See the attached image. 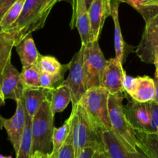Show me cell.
I'll use <instances>...</instances> for the list:
<instances>
[{
	"mask_svg": "<svg viewBox=\"0 0 158 158\" xmlns=\"http://www.w3.org/2000/svg\"><path fill=\"white\" fill-rule=\"evenodd\" d=\"M18 0H0V22L6 12L15 4Z\"/></svg>",
	"mask_w": 158,
	"mask_h": 158,
	"instance_id": "obj_35",
	"label": "cell"
},
{
	"mask_svg": "<svg viewBox=\"0 0 158 158\" xmlns=\"http://www.w3.org/2000/svg\"><path fill=\"white\" fill-rule=\"evenodd\" d=\"M88 11L93 41L99 40L105 21L111 15L110 0H93Z\"/></svg>",
	"mask_w": 158,
	"mask_h": 158,
	"instance_id": "obj_14",
	"label": "cell"
},
{
	"mask_svg": "<svg viewBox=\"0 0 158 158\" xmlns=\"http://www.w3.org/2000/svg\"><path fill=\"white\" fill-rule=\"evenodd\" d=\"M158 49V11L145 20V27L136 54L142 62L154 63V52Z\"/></svg>",
	"mask_w": 158,
	"mask_h": 158,
	"instance_id": "obj_7",
	"label": "cell"
},
{
	"mask_svg": "<svg viewBox=\"0 0 158 158\" xmlns=\"http://www.w3.org/2000/svg\"><path fill=\"white\" fill-rule=\"evenodd\" d=\"M154 66L156 68V72H155V77H158V49L155 51L154 52Z\"/></svg>",
	"mask_w": 158,
	"mask_h": 158,
	"instance_id": "obj_38",
	"label": "cell"
},
{
	"mask_svg": "<svg viewBox=\"0 0 158 158\" xmlns=\"http://www.w3.org/2000/svg\"><path fill=\"white\" fill-rule=\"evenodd\" d=\"M57 158H76L71 131L66 142L59 151Z\"/></svg>",
	"mask_w": 158,
	"mask_h": 158,
	"instance_id": "obj_30",
	"label": "cell"
},
{
	"mask_svg": "<svg viewBox=\"0 0 158 158\" xmlns=\"http://www.w3.org/2000/svg\"><path fill=\"white\" fill-rule=\"evenodd\" d=\"M16 43L15 34L7 31L0 32V79L5 67L11 60L12 48L15 47Z\"/></svg>",
	"mask_w": 158,
	"mask_h": 158,
	"instance_id": "obj_22",
	"label": "cell"
},
{
	"mask_svg": "<svg viewBox=\"0 0 158 158\" xmlns=\"http://www.w3.org/2000/svg\"><path fill=\"white\" fill-rule=\"evenodd\" d=\"M32 158H50V154H44L40 151H36L33 153Z\"/></svg>",
	"mask_w": 158,
	"mask_h": 158,
	"instance_id": "obj_37",
	"label": "cell"
},
{
	"mask_svg": "<svg viewBox=\"0 0 158 158\" xmlns=\"http://www.w3.org/2000/svg\"><path fill=\"white\" fill-rule=\"evenodd\" d=\"M73 26L78 30L82 44L86 45V43L93 41L89 11L86 0H73L71 28L73 29Z\"/></svg>",
	"mask_w": 158,
	"mask_h": 158,
	"instance_id": "obj_12",
	"label": "cell"
},
{
	"mask_svg": "<svg viewBox=\"0 0 158 158\" xmlns=\"http://www.w3.org/2000/svg\"><path fill=\"white\" fill-rule=\"evenodd\" d=\"M106 62L107 60L105 59L100 49L98 40L91 41L84 45L83 69L86 89L102 86L103 75Z\"/></svg>",
	"mask_w": 158,
	"mask_h": 158,
	"instance_id": "obj_5",
	"label": "cell"
},
{
	"mask_svg": "<svg viewBox=\"0 0 158 158\" xmlns=\"http://www.w3.org/2000/svg\"><path fill=\"white\" fill-rule=\"evenodd\" d=\"M54 116L50 101L47 99L32 117V154L36 151L44 154L52 153Z\"/></svg>",
	"mask_w": 158,
	"mask_h": 158,
	"instance_id": "obj_4",
	"label": "cell"
},
{
	"mask_svg": "<svg viewBox=\"0 0 158 158\" xmlns=\"http://www.w3.org/2000/svg\"><path fill=\"white\" fill-rule=\"evenodd\" d=\"M25 0H18L4 15L0 22V32L7 31L16 22L21 14Z\"/></svg>",
	"mask_w": 158,
	"mask_h": 158,
	"instance_id": "obj_28",
	"label": "cell"
},
{
	"mask_svg": "<svg viewBox=\"0 0 158 158\" xmlns=\"http://www.w3.org/2000/svg\"><path fill=\"white\" fill-rule=\"evenodd\" d=\"M48 92L42 88H25L23 102L28 115L33 117L41 105L49 99Z\"/></svg>",
	"mask_w": 158,
	"mask_h": 158,
	"instance_id": "obj_20",
	"label": "cell"
},
{
	"mask_svg": "<svg viewBox=\"0 0 158 158\" xmlns=\"http://www.w3.org/2000/svg\"><path fill=\"white\" fill-rule=\"evenodd\" d=\"M5 103V99L2 96L0 95V106H2Z\"/></svg>",
	"mask_w": 158,
	"mask_h": 158,
	"instance_id": "obj_41",
	"label": "cell"
},
{
	"mask_svg": "<svg viewBox=\"0 0 158 158\" xmlns=\"http://www.w3.org/2000/svg\"><path fill=\"white\" fill-rule=\"evenodd\" d=\"M0 95H1V96H2V93H1V91H0ZM2 97H3V96H2Z\"/></svg>",
	"mask_w": 158,
	"mask_h": 158,
	"instance_id": "obj_44",
	"label": "cell"
},
{
	"mask_svg": "<svg viewBox=\"0 0 158 158\" xmlns=\"http://www.w3.org/2000/svg\"><path fill=\"white\" fill-rule=\"evenodd\" d=\"M0 89L5 100L10 99L15 102L23 97L25 87L20 73L11 63H7L0 79Z\"/></svg>",
	"mask_w": 158,
	"mask_h": 158,
	"instance_id": "obj_9",
	"label": "cell"
},
{
	"mask_svg": "<svg viewBox=\"0 0 158 158\" xmlns=\"http://www.w3.org/2000/svg\"><path fill=\"white\" fill-rule=\"evenodd\" d=\"M121 2L120 0H110L111 16L114 25V48H115V58L121 64L123 63L125 54V43L120 30L119 22V6Z\"/></svg>",
	"mask_w": 158,
	"mask_h": 158,
	"instance_id": "obj_19",
	"label": "cell"
},
{
	"mask_svg": "<svg viewBox=\"0 0 158 158\" xmlns=\"http://www.w3.org/2000/svg\"><path fill=\"white\" fill-rule=\"evenodd\" d=\"M154 83H155V96H154V101L158 104V77H155Z\"/></svg>",
	"mask_w": 158,
	"mask_h": 158,
	"instance_id": "obj_39",
	"label": "cell"
},
{
	"mask_svg": "<svg viewBox=\"0 0 158 158\" xmlns=\"http://www.w3.org/2000/svg\"><path fill=\"white\" fill-rule=\"evenodd\" d=\"M123 92L109 96V117L111 131L130 152L138 153L135 131L123 110Z\"/></svg>",
	"mask_w": 158,
	"mask_h": 158,
	"instance_id": "obj_2",
	"label": "cell"
},
{
	"mask_svg": "<svg viewBox=\"0 0 158 158\" xmlns=\"http://www.w3.org/2000/svg\"><path fill=\"white\" fill-rule=\"evenodd\" d=\"M109 96L110 93L104 87L96 86L88 89L79 102L99 133L111 130L108 103Z\"/></svg>",
	"mask_w": 158,
	"mask_h": 158,
	"instance_id": "obj_3",
	"label": "cell"
},
{
	"mask_svg": "<svg viewBox=\"0 0 158 158\" xmlns=\"http://www.w3.org/2000/svg\"><path fill=\"white\" fill-rule=\"evenodd\" d=\"M15 154L16 158H32V117L28 115V114L26 128L23 132L19 149Z\"/></svg>",
	"mask_w": 158,
	"mask_h": 158,
	"instance_id": "obj_25",
	"label": "cell"
},
{
	"mask_svg": "<svg viewBox=\"0 0 158 158\" xmlns=\"http://www.w3.org/2000/svg\"><path fill=\"white\" fill-rule=\"evenodd\" d=\"M126 73L123 64L116 58L110 59L106 62V67L103 75L102 86L104 87L110 94H115L124 92L123 88V77Z\"/></svg>",
	"mask_w": 158,
	"mask_h": 158,
	"instance_id": "obj_13",
	"label": "cell"
},
{
	"mask_svg": "<svg viewBox=\"0 0 158 158\" xmlns=\"http://www.w3.org/2000/svg\"><path fill=\"white\" fill-rule=\"evenodd\" d=\"M42 2L43 0H25L24 6L19 17L7 30V32L15 34L17 43L28 34V30L35 19Z\"/></svg>",
	"mask_w": 158,
	"mask_h": 158,
	"instance_id": "obj_11",
	"label": "cell"
},
{
	"mask_svg": "<svg viewBox=\"0 0 158 158\" xmlns=\"http://www.w3.org/2000/svg\"><path fill=\"white\" fill-rule=\"evenodd\" d=\"M123 110L134 129L151 133V116L149 103H140L132 100Z\"/></svg>",
	"mask_w": 158,
	"mask_h": 158,
	"instance_id": "obj_10",
	"label": "cell"
},
{
	"mask_svg": "<svg viewBox=\"0 0 158 158\" xmlns=\"http://www.w3.org/2000/svg\"><path fill=\"white\" fill-rule=\"evenodd\" d=\"M151 116V134H158V104L154 101L150 102Z\"/></svg>",
	"mask_w": 158,
	"mask_h": 158,
	"instance_id": "obj_32",
	"label": "cell"
},
{
	"mask_svg": "<svg viewBox=\"0 0 158 158\" xmlns=\"http://www.w3.org/2000/svg\"><path fill=\"white\" fill-rule=\"evenodd\" d=\"M120 1L121 2L127 3L128 5L132 6L142 15L143 19L147 18L148 11H147L146 8L144 7V2L146 0H120Z\"/></svg>",
	"mask_w": 158,
	"mask_h": 158,
	"instance_id": "obj_33",
	"label": "cell"
},
{
	"mask_svg": "<svg viewBox=\"0 0 158 158\" xmlns=\"http://www.w3.org/2000/svg\"><path fill=\"white\" fill-rule=\"evenodd\" d=\"M137 83V77H133L131 76H127L125 74L123 80V88L124 93H126L130 97H131L134 94L136 89Z\"/></svg>",
	"mask_w": 158,
	"mask_h": 158,
	"instance_id": "obj_31",
	"label": "cell"
},
{
	"mask_svg": "<svg viewBox=\"0 0 158 158\" xmlns=\"http://www.w3.org/2000/svg\"><path fill=\"white\" fill-rule=\"evenodd\" d=\"M93 2V0H86V6H87V7L89 8V6H90L91 2Z\"/></svg>",
	"mask_w": 158,
	"mask_h": 158,
	"instance_id": "obj_42",
	"label": "cell"
},
{
	"mask_svg": "<svg viewBox=\"0 0 158 158\" xmlns=\"http://www.w3.org/2000/svg\"><path fill=\"white\" fill-rule=\"evenodd\" d=\"M94 158H108L103 151H96Z\"/></svg>",
	"mask_w": 158,
	"mask_h": 158,
	"instance_id": "obj_40",
	"label": "cell"
},
{
	"mask_svg": "<svg viewBox=\"0 0 158 158\" xmlns=\"http://www.w3.org/2000/svg\"><path fill=\"white\" fill-rule=\"evenodd\" d=\"M0 158H11V157H3V156L0 155Z\"/></svg>",
	"mask_w": 158,
	"mask_h": 158,
	"instance_id": "obj_43",
	"label": "cell"
},
{
	"mask_svg": "<svg viewBox=\"0 0 158 158\" xmlns=\"http://www.w3.org/2000/svg\"><path fill=\"white\" fill-rule=\"evenodd\" d=\"M37 66L41 73H46L50 75H64L68 64L62 65L55 57L50 56H40Z\"/></svg>",
	"mask_w": 158,
	"mask_h": 158,
	"instance_id": "obj_23",
	"label": "cell"
},
{
	"mask_svg": "<svg viewBox=\"0 0 158 158\" xmlns=\"http://www.w3.org/2000/svg\"><path fill=\"white\" fill-rule=\"evenodd\" d=\"M70 131L71 123L69 117L60 127H54L52 134V151L50 154V158H57L59 151L66 142Z\"/></svg>",
	"mask_w": 158,
	"mask_h": 158,
	"instance_id": "obj_24",
	"label": "cell"
},
{
	"mask_svg": "<svg viewBox=\"0 0 158 158\" xmlns=\"http://www.w3.org/2000/svg\"><path fill=\"white\" fill-rule=\"evenodd\" d=\"M144 7L148 11V15L144 19L145 21L158 11V0H146L144 2Z\"/></svg>",
	"mask_w": 158,
	"mask_h": 158,
	"instance_id": "obj_34",
	"label": "cell"
},
{
	"mask_svg": "<svg viewBox=\"0 0 158 158\" xmlns=\"http://www.w3.org/2000/svg\"><path fill=\"white\" fill-rule=\"evenodd\" d=\"M63 78V75H50L46 73L40 74V88L46 91H49L55 88V84L60 82Z\"/></svg>",
	"mask_w": 158,
	"mask_h": 158,
	"instance_id": "obj_29",
	"label": "cell"
},
{
	"mask_svg": "<svg viewBox=\"0 0 158 158\" xmlns=\"http://www.w3.org/2000/svg\"><path fill=\"white\" fill-rule=\"evenodd\" d=\"M40 72L37 65L23 67L20 73L22 82L25 88H40Z\"/></svg>",
	"mask_w": 158,
	"mask_h": 158,
	"instance_id": "obj_27",
	"label": "cell"
},
{
	"mask_svg": "<svg viewBox=\"0 0 158 158\" xmlns=\"http://www.w3.org/2000/svg\"><path fill=\"white\" fill-rule=\"evenodd\" d=\"M47 92L50 96L49 100L50 101L51 110L54 114L63 112L69 103L72 102L70 89L63 82Z\"/></svg>",
	"mask_w": 158,
	"mask_h": 158,
	"instance_id": "obj_18",
	"label": "cell"
},
{
	"mask_svg": "<svg viewBox=\"0 0 158 158\" xmlns=\"http://www.w3.org/2000/svg\"><path fill=\"white\" fill-rule=\"evenodd\" d=\"M100 135L103 143V151L108 158H147L140 151L132 153L127 151L111 130L103 131Z\"/></svg>",
	"mask_w": 158,
	"mask_h": 158,
	"instance_id": "obj_15",
	"label": "cell"
},
{
	"mask_svg": "<svg viewBox=\"0 0 158 158\" xmlns=\"http://www.w3.org/2000/svg\"><path fill=\"white\" fill-rule=\"evenodd\" d=\"M137 149L147 158H158V134L134 129Z\"/></svg>",
	"mask_w": 158,
	"mask_h": 158,
	"instance_id": "obj_17",
	"label": "cell"
},
{
	"mask_svg": "<svg viewBox=\"0 0 158 158\" xmlns=\"http://www.w3.org/2000/svg\"><path fill=\"white\" fill-rule=\"evenodd\" d=\"M83 51L84 45L81 44L80 50L73 56L71 61L68 63L69 76L67 79L63 81L70 89L73 107L79 104L82 97L87 90L83 69Z\"/></svg>",
	"mask_w": 158,
	"mask_h": 158,
	"instance_id": "obj_6",
	"label": "cell"
},
{
	"mask_svg": "<svg viewBox=\"0 0 158 158\" xmlns=\"http://www.w3.org/2000/svg\"><path fill=\"white\" fill-rule=\"evenodd\" d=\"M26 118L27 112L25 108L23 97L16 101L15 112L11 118L6 119L0 116V124L6 130L15 154L19 149L22 137L26 128Z\"/></svg>",
	"mask_w": 158,
	"mask_h": 158,
	"instance_id": "obj_8",
	"label": "cell"
},
{
	"mask_svg": "<svg viewBox=\"0 0 158 158\" xmlns=\"http://www.w3.org/2000/svg\"><path fill=\"white\" fill-rule=\"evenodd\" d=\"M15 49L19 56L23 67L36 65L41 54L39 52L32 33L25 35L16 45Z\"/></svg>",
	"mask_w": 158,
	"mask_h": 158,
	"instance_id": "obj_16",
	"label": "cell"
},
{
	"mask_svg": "<svg viewBox=\"0 0 158 158\" xmlns=\"http://www.w3.org/2000/svg\"><path fill=\"white\" fill-rule=\"evenodd\" d=\"M155 96V83L154 79L148 76L137 77V83L132 100L140 103H149L154 101Z\"/></svg>",
	"mask_w": 158,
	"mask_h": 158,
	"instance_id": "obj_21",
	"label": "cell"
},
{
	"mask_svg": "<svg viewBox=\"0 0 158 158\" xmlns=\"http://www.w3.org/2000/svg\"><path fill=\"white\" fill-rule=\"evenodd\" d=\"M69 119L76 158H78L80 152L88 147L96 151H103L100 133L94 127L80 103L73 107Z\"/></svg>",
	"mask_w": 158,
	"mask_h": 158,
	"instance_id": "obj_1",
	"label": "cell"
},
{
	"mask_svg": "<svg viewBox=\"0 0 158 158\" xmlns=\"http://www.w3.org/2000/svg\"><path fill=\"white\" fill-rule=\"evenodd\" d=\"M95 153L96 150L94 148H91V147H88V148H84L80 152L78 158H94Z\"/></svg>",
	"mask_w": 158,
	"mask_h": 158,
	"instance_id": "obj_36",
	"label": "cell"
},
{
	"mask_svg": "<svg viewBox=\"0 0 158 158\" xmlns=\"http://www.w3.org/2000/svg\"><path fill=\"white\" fill-rule=\"evenodd\" d=\"M60 1L63 0H43L41 6L35 15V19L28 30V34L42 29L44 26L47 17L49 16V14L50 13L53 6Z\"/></svg>",
	"mask_w": 158,
	"mask_h": 158,
	"instance_id": "obj_26",
	"label": "cell"
}]
</instances>
